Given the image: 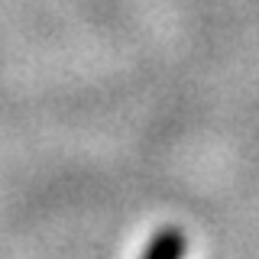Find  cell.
Instances as JSON below:
<instances>
[{"label": "cell", "mask_w": 259, "mask_h": 259, "mask_svg": "<svg viewBox=\"0 0 259 259\" xmlns=\"http://www.w3.org/2000/svg\"><path fill=\"white\" fill-rule=\"evenodd\" d=\"M182 256H185V237L178 230H162L149 243L143 259H182Z\"/></svg>", "instance_id": "cell-1"}]
</instances>
